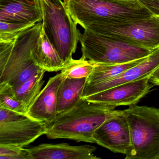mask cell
Here are the masks:
<instances>
[{
  "mask_svg": "<svg viewBox=\"0 0 159 159\" xmlns=\"http://www.w3.org/2000/svg\"><path fill=\"white\" fill-rule=\"evenodd\" d=\"M119 111L115 107L81 98L73 107L58 113L52 122L47 124L45 135L50 139H66L95 143L96 130Z\"/></svg>",
  "mask_w": 159,
  "mask_h": 159,
  "instance_id": "cell-1",
  "label": "cell"
},
{
  "mask_svg": "<svg viewBox=\"0 0 159 159\" xmlns=\"http://www.w3.org/2000/svg\"><path fill=\"white\" fill-rule=\"evenodd\" d=\"M42 27L39 22L13 40L0 43V84L16 87L43 70L32 54Z\"/></svg>",
  "mask_w": 159,
  "mask_h": 159,
  "instance_id": "cell-2",
  "label": "cell"
},
{
  "mask_svg": "<svg viewBox=\"0 0 159 159\" xmlns=\"http://www.w3.org/2000/svg\"><path fill=\"white\" fill-rule=\"evenodd\" d=\"M64 2L71 18L83 28L92 23H120L146 19L153 16L139 0L128 2L64 0Z\"/></svg>",
  "mask_w": 159,
  "mask_h": 159,
  "instance_id": "cell-3",
  "label": "cell"
},
{
  "mask_svg": "<svg viewBox=\"0 0 159 159\" xmlns=\"http://www.w3.org/2000/svg\"><path fill=\"white\" fill-rule=\"evenodd\" d=\"M131 148L125 159H159V108L133 105L124 110Z\"/></svg>",
  "mask_w": 159,
  "mask_h": 159,
  "instance_id": "cell-4",
  "label": "cell"
},
{
  "mask_svg": "<svg viewBox=\"0 0 159 159\" xmlns=\"http://www.w3.org/2000/svg\"><path fill=\"white\" fill-rule=\"evenodd\" d=\"M40 2L43 27L66 64L76 52L81 32L62 0H40Z\"/></svg>",
  "mask_w": 159,
  "mask_h": 159,
  "instance_id": "cell-5",
  "label": "cell"
},
{
  "mask_svg": "<svg viewBox=\"0 0 159 159\" xmlns=\"http://www.w3.org/2000/svg\"><path fill=\"white\" fill-rule=\"evenodd\" d=\"M80 42L82 57L93 64H118L148 56L153 51L84 30Z\"/></svg>",
  "mask_w": 159,
  "mask_h": 159,
  "instance_id": "cell-6",
  "label": "cell"
},
{
  "mask_svg": "<svg viewBox=\"0 0 159 159\" xmlns=\"http://www.w3.org/2000/svg\"><path fill=\"white\" fill-rule=\"evenodd\" d=\"M83 29L152 51L159 48V16H157L120 23H92Z\"/></svg>",
  "mask_w": 159,
  "mask_h": 159,
  "instance_id": "cell-7",
  "label": "cell"
},
{
  "mask_svg": "<svg viewBox=\"0 0 159 159\" xmlns=\"http://www.w3.org/2000/svg\"><path fill=\"white\" fill-rule=\"evenodd\" d=\"M47 123L0 107V144L24 147L45 134Z\"/></svg>",
  "mask_w": 159,
  "mask_h": 159,
  "instance_id": "cell-8",
  "label": "cell"
},
{
  "mask_svg": "<svg viewBox=\"0 0 159 159\" xmlns=\"http://www.w3.org/2000/svg\"><path fill=\"white\" fill-rule=\"evenodd\" d=\"M95 143L115 153L128 154L131 148L129 124L123 110L108 119L95 132Z\"/></svg>",
  "mask_w": 159,
  "mask_h": 159,
  "instance_id": "cell-9",
  "label": "cell"
},
{
  "mask_svg": "<svg viewBox=\"0 0 159 159\" xmlns=\"http://www.w3.org/2000/svg\"><path fill=\"white\" fill-rule=\"evenodd\" d=\"M150 77L123 84L100 93L84 98L89 102L116 107L137 105L152 87Z\"/></svg>",
  "mask_w": 159,
  "mask_h": 159,
  "instance_id": "cell-10",
  "label": "cell"
},
{
  "mask_svg": "<svg viewBox=\"0 0 159 159\" xmlns=\"http://www.w3.org/2000/svg\"><path fill=\"white\" fill-rule=\"evenodd\" d=\"M64 78L60 72L49 79L28 110L26 115L28 117L47 124L55 119L57 115V91Z\"/></svg>",
  "mask_w": 159,
  "mask_h": 159,
  "instance_id": "cell-11",
  "label": "cell"
},
{
  "mask_svg": "<svg viewBox=\"0 0 159 159\" xmlns=\"http://www.w3.org/2000/svg\"><path fill=\"white\" fill-rule=\"evenodd\" d=\"M159 67V48L153 51L144 61L125 70L119 76L84 90L81 98H84L123 84L150 77Z\"/></svg>",
  "mask_w": 159,
  "mask_h": 159,
  "instance_id": "cell-12",
  "label": "cell"
},
{
  "mask_svg": "<svg viewBox=\"0 0 159 159\" xmlns=\"http://www.w3.org/2000/svg\"><path fill=\"white\" fill-rule=\"evenodd\" d=\"M30 159H99L97 148L89 145L71 146L66 143L41 144L27 148Z\"/></svg>",
  "mask_w": 159,
  "mask_h": 159,
  "instance_id": "cell-13",
  "label": "cell"
},
{
  "mask_svg": "<svg viewBox=\"0 0 159 159\" xmlns=\"http://www.w3.org/2000/svg\"><path fill=\"white\" fill-rule=\"evenodd\" d=\"M42 20L40 0H0V21L36 24Z\"/></svg>",
  "mask_w": 159,
  "mask_h": 159,
  "instance_id": "cell-14",
  "label": "cell"
},
{
  "mask_svg": "<svg viewBox=\"0 0 159 159\" xmlns=\"http://www.w3.org/2000/svg\"><path fill=\"white\" fill-rule=\"evenodd\" d=\"M32 54L36 64L46 71L61 70L66 65L48 39L43 27L32 50Z\"/></svg>",
  "mask_w": 159,
  "mask_h": 159,
  "instance_id": "cell-15",
  "label": "cell"
},
{
  "mask_svg": "<svg viewBox=\"0 0 159 159\" xmlns=\"http://www.w3.org/2000/svg\"><path fill=\"white\" fill-rule=\"evenodd\" d=\"M86 79L64 77L57 91V114L71 108L79 102L82 98Z\"/></svg>",
  "mask_w": 159,
  "mask_h": 159,
  "instance_id": "cell-16",
  "label": "cell"
},
{
  "mask_svg": "<svg viewBox=\"0 0 159 159\" xmlns=\"http://www.w3.org/2000/svg\"><path fill=\"white\" fill-rule=\"evenodd\" d=\"M147 57L122 64H94L93 70L86 78L83 91L119 76L125 70L138 65Z\"/></svg>",
  "mask_w": 159,
  "mask_h": 159,
  "instance_id": "cell-17",
  "label": "cell"
},
{
  "mask_svg": "<svg viewBox=\"0 0 159 159\" xmlns=\"http://www.w3.org/2000/svg\"><path fill=\"white\" fill-rule=\"evenodd\" d=\"M45 72L46 71L43 70L26 81L14 87L18 99L24 104L27 110L41 91L44 82L43 79Z\"/></svg>",
  "mask_w": 159,
  "mask_h": 159,
  "instance_id": "cell-18",
  "label": "cell"
},
{
  "mask_svg": "<svg viewBox=\"0 0 159 159\" xmlns=\"http://www.w3.org/2000/svg\"><path fill=\"white\" fill-rule=\"evenodd\" d=\"M0 107L24 115L28 111L17 98L14 87L7 83L0 84Z\"/></svg>",
  "mask_w": 159,
  "mask_h": 159,
  "instance_id": "cell-19",
  "label": "cell"
},
{
  "mask_svg": "<svg viewBox=\"0 0 159 159\" xmlns=\"http://www.w3.org/2000/svg\"><path fill=\"white\" fill-rule=\"evenodd\" d=\"M94 65L89 60L81 57L80 59H70L61 70L65 78L81 79L87 78L93 70Z\"/></svg>",
  "mask_w": 159,
  "mask_h": 159,
  "instance_id": "cell-20",
  "label": "cell"
},
{
  "mask_svg": "<svg viewBox=\"0 0 159 159\" xmlns=\"http://www.w3.org/2000/svg\"><path fill=\"white\" fill-rule=\"evenodd\" d=\"M36 24L0 21V43L13 40Z\"/></svg>",
  "mask_w": 159,
  "mask_h": 159,
  "instance_id": "cell-21",
  "label": "cell"
},
{
  "mask_svg": "<svg viewBox=\"0 0 159 159\" xmlns=\"http://www.w3.org/2000/svg\"><path fill=\"white\" fill-rule=\"evenodd\" d=\"M0 159H30L27 148L20 146L0 144Z\"/></svg>",
  "mask_w": 159,
  "mask_h": 159,
  "instance_id": "cell-22",
  "label": "cell"
},
{
  "mask_svg": "<svg viewBox=\"0 0 159 159\" xmlns=\"http://www.w3.org/2000/svg\"><path fill=\"white\" fill-rule=\"evenodd\" d=\"M153 15L159 16V0H139Z\"/></svg>",
  "mask_w": 159,
  "mask_h": 159,
  "instance_id": "cell-23",
  "label": "cell"
},
{
  "mask_svg": "<svg viewBox=\"0 0 159 159\" xmlns=\"http://www.w3.org/2000/svg\"><path fill=\"white\" fill-rule=\"evenodd\" d=\"M149 82L155 85H159V67L150 76Z\"/></svg>",
  "mask_w": 159,
  "mask_h": 159,
  "instance_id": "cell-24",
  "label": "cell"
},
{
  "mask_svg": "<svg viewBox=\"0 0 159 159\" xmlns=\"http://www.w3.org/2000/svg\"><path fill=\"white\" fill-rule=\"evenodd\" d=\"M109 1L120 2H128L137 1L138 0H106Z\"/></svg>",
  "mask_w": 159,
  "mask_h": 159,
  "instance_id": "cell-25",
  "label": "cell"
}]
</instances>
